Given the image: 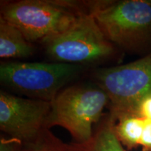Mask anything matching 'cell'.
<instances>
[{"label":"cell","mask_w":151,"mask_h":151,"mask_svg":"<svg viewBox=\"0 0 151 151\" xmlns=\"http://www.w3.org/2000/svg\"><path fill=\"white\" fill-rule=\"evenodd\" d=\"M21 151H70L67 143L46 129L33 142L22 144Z\"/></svg>","instance_id":"obj_11"},{"label":"cell","mask_w":151,"mask_h":151,"mask_svg":"<svg viewBox=\"0 0 151 151\" xmlns=\"http://www.w3.org/2000/svg\"><path fill=\"white\" fill-rule=\"evenodd\" d=\"M90 13L120 50L141 57L151 52V0L91 1Z\"/></svg>","instance_id":"obj_2"},{"label":"cell","mask_w":151,"mask_h":151,"mask_svg":"<svg viewBox=\"0 0 151 151\" xmlns=\"http://www.w3.org/2000/svg\"><path fill=\"white\" fill-rule=\"evenodd\" d=\"M70 151H127L117 138L114 120L106 116L94 127L92 137L82 143H67Z\"/></svg>","instance_id":"obj_9"},{"label":"cell","mask_w":151,"mask_h":151,"mask_svg":"<svg viewBox=\"0 0 151 151\" xmlns=\"http://www.w3.org/2000/svg\"><path fill=\"white\" fill-rule=\"evenodd\" d=\"M134 114L151 120V94L146 95L139 101Z\"/></svg>","instance_id":"obj_12"},{"label":"cell","mask_w":151,"mask_h":151,"mask_svg":"<svg viewBox=\"0 0 151 151\" xmlns=\"http://www.w3.org/2000/svg\"><path fill=\"white\" fill-rule=\"evenodd\" d=\"M36 46L16 26L0 17V58L24 59L35 54Z\"/></svg>","instance_id":"obj_8"},{"label":"cell","mask_w":151,"mask_h":151,"mask_svg":"<svg viewBox=\"0 0 151 151\" xmlns=\"http://www.w3.org/2000/svg\"><path fill=\"white\" fill-rule=\"evenodd\" d=\"M94 78L108 96L111 118L134 114L139 101L151 94V52L125 65L97 69Z\"/></svg>","instance_id":"obj_6"},{"label":"cell","mask_w":151,"mask_h":151,"mask_svg":"<svg viewBox=\"0 0 151 151\" xmlns=\"http://www.w3.org/2000/svg\"><path fill=\"white\" fill-rule=\"evenodd\" d=\"M109 104L108 96L97 84L68 86L51 102L46 128L59 126L70 134L73 142H86Z\"/></svg>","instance_id":"obj_3"},{"label":"cell","mask_w":151,"mask_h":151,"mask_svg":"<svg viewBox=\"0 0 151 151\" xmlns=\"http://www.w3.org/2000/svg\"><path fill=\"white\" fill-rule=\"evenodd\" d=\"M51 102L23 98L1 90L0 129L22 144L33 142L44 131Z\"/></svg>","instance_id":"obj_7"},{"label":"cell","mask_w":151,"mask_h":151,"mask_svg":"<svg viewBox=\"0 0 151 151\" xmlns=\"http://www.w3.org/2000/svg\"><path fill=\"white\" fill-rule=\"evenodd\" d=\"M22 143L12 138L1 137L0 139V151H21Z\"/></svg>","instance_id":"obj_13"},{"label":"cell","mask_w":151,"mask_h":151,"mask_svg":"<svg viewBox=\"0 0 151 151\" xmlns=\"http://www.w3.org/2000/svg\"><path fill=\"white\" fill-rule=\"evenodd\" d=\"M140 146L142 151H151V120L146 119Z\"/></svg>","instance_id":"obj_14"},{"label":"cell","mask_w":151,"mask_h":151,"mask_svg":"<svg viewBox=\"0 0 151 151\" xmlns=\"http://www.w3.org/2000/svg\"><path fill=\"white\" fill-rule=\"evenodd\" d=\"M43 45L47 55L55 62L81 66L113 59L120 51L106 39L91 13L83 15L71 27Z\"/></svg>","instance_id":"obj_5"},{"label":"cell","mask_w":151,"mask_h":151,"mask_svg":"<svg viewBox=\"0 0 151 151\" xmlns=\"http://www.w3.org/2000/svg\"><path fill=\"white\" fill-rule=\"evenodd\" d=\"M84 70V66L61 62H3L0 81L30 99L52 102Z\"/></svg>","instance_id":"obj_4"},{"label":"cell","mask_w":151,"mask_h":151,"mask_svg":"<svg viewBox=\"0 0 151 151\" xmlns=\"http://www.w3.org/2000/svg\"><path fill=\"white\" fill-rule=\"evenodd\" d=\"M90 5L91 1H1L0 17L16 26L31 43L43 44L90 13Z\"/></svg>","instance_id":"obj_1"},{"label":"cell","mask_w":151,"mask_h":151,"mask_svg":"<svg viewBox=\"0 0 151 151\" xmlns=\"http://www.w3.org/2000/svg\"><path fill=\"white\" fill-rule=\"evenodd\" d=\"M112 119L114 120L116 137L124 148L132 150L140 146L146 119L132 113L120 115Z\"/></svg>","instance_id":"obj_10"}]
</instances>
